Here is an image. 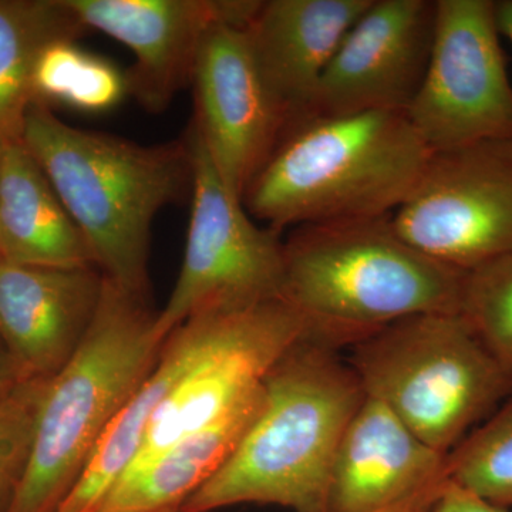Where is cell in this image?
<instances>
[{"mask_svg": "<svg viewBox=\"0 0 512 512\" xmlns=\"http://www.w3.org/2000/svg\"><path fill=\"white\" fill-rule=\"evenodd\" d=\"M431 151L404 111L308 113L289 121L242 204L281 234L315 222L393 214Z\"/></svg>", "mask_w": 512, "mask_h": 512, "instance_id": "4", "label": "cell"}, {"mask_svg": "<svg viewBox=\"0 0 512 512\" xmlns=\"http://www.w3.org/2000/svg\"><path fill=\"white\" fill-rule=\"evenodd\" d=\"M447 480V454L417 437L379 399L365 396L340 440L328 512H376Z\"/></svg>", "mask_w": 512, "mask_h": 512, "instance_id": "15", "label": "cell"}, {"mask_svg": "<svg viewBox=\"0 0 512 512\" xmlns=\"http://www.w3.org/2000/svg\"><path fill=\"white\" fill-rule=\"evenodd\" d=\"M84 32L69 0H0V137L22 140L43 49L57 40H79Z\"/></svg>", "mask_w": 512, "mask_h": 512, "instance_id": "20", "label": "cell"}, {"mask_svg": "<svg viewBox=\"0 0 512 512\" xmlns=\"http://www.w3.org/2000/svg\"><path fill=\"white\" fill-rule=\"evenodd\" d=\"M284 259L282 299L333 349L410 316L461 311L467 272L404 241L392 214L293 228Z\"/></svg>", "mask_w": 512, "mask_h": 512, "instance_id": "3", "label": "cell"}, {"mask_svg": "<svg viewBox=\"0 0 512 512\" xmlns=\"http://www.w3.org/2000/svg\"><path fill=\"white\" fill-rule=\"evenodd\" d=\"M447 478L497 507H512V396L448 454Z\"/></svg>", "mask_w": 512, "mask_h": 512, "instance_id": "22", "label": "cell"}, {"mask_svg": "<svg viewBox=\"0 0 512 512\" xmlns=\"http://www.w3.org/2000/svg\"><path fill=\"white\" fill-rule=\"evenodd\" d=\"M47 380H23L0 390V512L10 501L28 466L37 409Z\"/></svg>", "mask_w": 512, "mask_h": 512, "instance_id": "24", "label": "cell"}, {"mask_svg": "<svg viewBox=\"0 0 512 512\" xmlns=\"http://www.w3.org/2000/svg\"><path fill=\"white\" fill-rule=\"evenodd\" d=\"M431 512H507L480 495L448 480L441 488Z\"/></svg>", "mask_w": 512, "mask_h": 512, "instance_id": "25", "label": "cell"}, {"mask_svg": "<svg viewBox=\"0 0 512 512\" xmlns=\"http://www.w3.org/2000/svg\"><path fill=\"white\" fill-rule=\"evenodd\" d=\"M392 224L414 248L461 271L512 254V140L431 151Z\"/></svg>", "mask_w": 512, "mask_h": 512, "instance_id": "8", "label": "cell"}, {"mask_svg": "<svg viewBox=\"0 0 512 512\" xmlns=\"http://www.w3.org/2000/svg\"><path fill=\"white\" fill-rule=\"evenodd\" d=\"M148 298L103 276L92 323L37 409L22 480L6 512H53L82 476L94 448L156 366L165 339Z\"/></svg>", "mask_w": 512, "mask_h": 512, "instance_id": "5", "label": "cell"}, {"mask_svg": "<svg viewBox=\"0 0 512 512\" xmlns=\"http://www.w3.org/2000/svg\"><path fill=\"white\" fill-rule=\"evenodd\" d=\"M9 141H6L5 138L0 137V167H2V158L3 153H5V148L8 146Z\"/></svg>", "mask_w": 512, "mask_h": 512, "instance_id": "29", "label": "cell"}, {"mask_svg": "<svg viewBox=\"0 0 512 512\" xmlns=\"http://www.w3.org/2000/svg\"><path fill=\"white\" fill-rule=\"evenodd\" d=\"M264 400L262 382L220 420L128 468L107 491L96 512H170L183 508L202 484L231 457Z\"/></svg>", "mask_w": 512, "mask_h": 512, "instance_id": "19", "label": "cell"}, {"mask_svg": "<svg viewBox=\"0 0 512 512\" xmlns=\"http://www.w3.org/2000/svg\"><path fill=\"white\" fill-rule=\"evenodd\" d=\"M130 96L126 72L79 46L77 40L50 43L37 59L32 79L33 104L62 106L86 114L116 109Z\"/></svg>", "mask_w": 512, "mask_h": 512, "instance_id": "21", "label": "cell"}, {"mask_svg": "<svg viewBox=\"0 0 512 512\" xmlns=\"http://www.w3.org/2000/svg\"><path fill=\"white\" fill-rule=\"evenodd\" d=\"M20 141L76 222L101 275L148 298L154 218L191 197L192 164L184 138L144 146L70 126L53 110L32 104Z\"/></svg>", "mask_w": 512, "mask_h": 512, "instance_id": "2", "label": "cell"}, {"mask_svg": "<svg viewBox=\"0 0 512 512\" xmlns=\"http://www.w3.org/2000/svg\"><path fill=\"white\" fill-rule=\"evenodd\" d=\"M86 29L127 46L128 94L147 111L161 113L190 86L205 36L214 26L247 29L259 0H69Z\"/></svg>", "mask_w": 512, "mask_h": 512, "instance_id": "12", "label": "cell"}, {"mask_svg": "<svg viewBox=\"0 0 512 512\" xmlns=\"http://www.w3.org/2000/svg\"><path fill=\"white\" fill-rule=\"evenodd\" d=\"M192 164L191 215L180 274L156 330L163 339L205 312H231L282 299L281 234L256 224L222 183L194 127L184 137Z\"/></svg>", "mask_w": 512, "mask_h": 512, "instance_id": "7", "label": "cell"}, {"mask_svg": "<svg viewBox=\"0 0 512 512\" xmlns=\"http://www.w3.org/2000/svg\"><path fill=\"white\" fill-rule=\"evenodd\" d=\"M0 259L43 268L94 266L82 232L22 141L8 143L0 167Z\"/></svg>", "mask_w": 512, "mask_h": 512, "instance_id": "18", "label": "cell"}, {"mask_svg": "<svg viewBox=\"0 0 512 512\" xmlns=\"http://www.w3.org/2000/svg\"><path fill=\"white\" fill-rule=\"evenodd\" d=\"M436 0H372L320 80L311 113L404 111L426 74Z\"/></svg>", "mask_w": 512, "mask_h": 512, "instance_id": "13", "label": "cell"}, {"mask_svg": "<svg viewBox=\"0 0 512 512\" xmlns=\"http://www.w3.org/2000/svg\"><path fill=\"white\" fill-rule=\"evenodd\" d=\"M235 312L200 313L167 336L156 366L110 424L82 476L53 512H96L104 495L136 458L158 407L220 342Z\"/></svg>", "mask_w": 512, "mask_h": 512, "instance_id": "17", "label": "cell"}, {"mask_svg": "<svg viewBox=\"0 0 512 512\" xmlns=\"http://www.w3.org/2000/svg\"><path fill=\"white\" fill-rule=\"evenodd\" d=\"M305 339L316 340L311 325L284 299L235 312L220 342L158 407L128 468L153 460L220 420Z\"/></svg>", "mask_w": 512, "mask_h": 512, "instance_id": "10", "label": "cell"}, {"mask_svg": "<svg viewBox=\"0 0 512 512\" xmlns=\"http://www.w3.org/2000/svg\"><path fill=\"white\" fill-rule=\"evenodd\" d=\"M350 349L367 396L447 456L512 396L511 373L461 313L397 320Z\"/></svg>", "mask_w": 512, "mask_h": 512, "instance_id": "6", "label": "cell"}, {"mask_svg": "<svg viewBox=\"0 0 512 512\" xmlns=\"http://www.w3.org/2000/svg\"><path fill=\"white\" fill-rule=\"evenodd\" d=\"M495 6L491 0H436L429 64L406 110L430 151L512 140V86Z\"/></svg>", "mask_w": 512, "mask_h": 512, "instance_id": "9", "label": "cell"}, {"mask_svg": "<svg viewBox=\"0 0 512 512\" xmlns=\"http://www.w3.org/2000/svg\"><path fill=\"white\" fill-rule=\"evenodd\" d=\"M460 313L512 375V254L467 272Z\"/></svg>", "mask_w": 512, "mask_h": 512, "instance_id": "23", "label": "cell"}, {"mask_svg": "<svg viewBox=\"0 0 512 512\" xmlns=\"http://www.w3.org/2000/svg\"><path fill=\"white\" fill-rule=\"evenodd\" d=\"M372 0H268L247 28L259 72L289 121L311 113L320 80Z\"/></svg>", "mask_w": 512, "mask_h": 512, "instance_id": "16", "label": "cell"}, {"mask_svg": "<svg viewBox=\"0 0 512 512\" xmlns=\"http://www.w3.org/2000/svg\"><path fill=\"white\" fill-rule=\"evenodd\" d=\"M446 481L447 480L441 481V483L427 488L423 493L414 495V497L403 501V503L392 505V507L384 508V510L376 512H431L437 497H439L441 488H443Z\"/></svg>", "mask_w": 512, "mask_h": 512, "instance_id": "26", "label": "cell"}, {"mask_svg": "<svg viewBox=\"0 0 512 512\" xmlns=\"http://www.w3.org/2000/svg\"><path fill=\"white\" fill-rule=\"evenodd\" d=\"M497 25L500 35L507 37L512 45V0L497 2Z\"/></svg>", "mask_w": 512, "mask_h": 512, "instance_id": "28", "label": "cell"}, {"mask_svg": "<svg viewBox=\"0 0 512 512\" xmlns=\"http://www.w3.org/2000/svg\"><path fill=\"white\" fill-rule=\"evenodd\" d=\"M96 266L43 268L0 259V339L23 380H49L73 355L99 305Z\"/></svg>", "mask_w": 512, "mask_h": 512, "instance_id": "14", "label": "cell"}, {"mask_svg": "<svg viewBox=\"0 0 512 512\" xmlns=\"http://www.w3.org/2000/svg\"><path fill=\"white\" fill-rule=\"evenodd\" d=\"M264 400L224 466L185 501L183 512L275 504L328 512L340 440L366 393L338 349L305 339L262 380Z\"/></svg>", "mask_w": 512, "mask_h": 512, "instance_id": "1", "label": "cell"}, {"mask_svg": "<svg viewBox=\"0 0 512 512\" xmlns=\"http://www.w3.org/2000/svg\"><path fill=\"white\" fill-rule=\"evenodd\" d=\"M190 86L191 126L222 183L242 201L289 123L256 66L247 29L214 26L202 42Z\"/></svg>", "mask_w": 512, "mask_h": 512, "instance_id": "11", "label": "cell"}, {"mask_svg": "<svg viewBox=\"0 0 512 512\" xmlns=\"http://www.w3.org/2000/svg\"><path fill=\"white\" fill-rule=\"evenodd\" d=\"M20 382H23V379L20 377L8 349L0 339V390L10 389Z\"/></svg>", "mask_w": 512, "mask_h": 512, "instance_id": "27", "label": "cell"}]
</instances>
